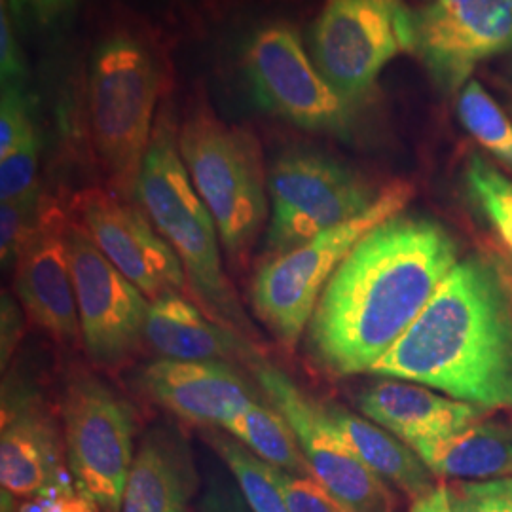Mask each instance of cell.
Segmentation results:
<instances>
[{
	"label": "cell",
	"mask_w": 512,
	"mask_h": 512,
	"mask_svg": "<svg viewBox=\"0 0 512 512\" xmlns=\"http://www.w3.org/2000/svg\"><path fill=\"white\" fill-rule=\"evenodd\" d=\"M458 262V243L437 220L399 213L372 228L311 315L306 342L315 365L332 376L370 372Z\"/></svg>",
	"instance_id": "cell-1"
},
{
	"label": "cell",
	"mask_w": 512,
	"mask_h": 512,
	"mask_svg": "<svg viewBox=\"0 0 512 512\" xmlns=\"http://www.w3.org/2000/svg\"><path fill=\"white\" fill-rule=\"evenodd\" d=\"M488 412L512 408V285L488 256L459 260L403 338L370 370Z\"/></svg>",
	"instance_id": "cell-2"
},
{
	"label": "cell",
	"mask_w": 512,
	"mask_h": 512,
	"mask_svg": "<svg viewBox=\"0 0 512 512\" xmlns=\"http://www.w3.org/2000/svg\"><path fill=\"white\" fill-rule=\"evenodd\" d=\"M135 200L183 262L207 315L243 338L251 336L249 317L222 270L217 224L188 175L179 152V131L167 114L152 131Z\"/></svg>",
	"instance_id": "cell-3"
},
{
	"label": "cell",
	"mask_w": 512,
	"mask_h": 512,
	"mask_svg": "<svg viewBox=\"0 0 512 512\" xmlns=\"http://www.w3.org/2000/svg\"><path fill=\"white\" fill-rule=\"evenodd\" d=\"M162 88L158 59L129 33L103 38L88 78L92 145L114 194L135 200Z\"/></svg>",
	"instance_id": "cell-4"
},
{
	"label": "cell",
	"mask_w": 512,
	"mask_h": 512,
	"mask_svg": "<svg viewBox=\"0 0 512 512\" xmlns=\"http://www.w3.org/2000/svg\"><path fill=\"white\" fill-rule=\"evenodd\" d=\"M179 152L215 219L222 247L243 258L268 219V171L255 133L226 124L200 101L179 129Z\"/></svg>",
	"instance_id": "cell-5"
},
{
	"label": "cell",
	"mask_w": 512,
	"mask_h": 512,
	"mask_svg": "<svg viewBox=\"0 0 512 512\" xmlns=\"http://www.w3.org/2000/svg\"><path fill=\"white\" fill-rule=\"evenodd\" d=\"M412 198V184H387L365 213L270 258L256 272L251 287L253 310L281 346L293 349L304 336L330 277L351 249L372 228L403 213Z\"/></svg>",
	"instance_id": "cell-6"
},
{
	"label": "cell",
	"mask_w": 512,
	"mask_h": 512,
	"mask_svg": "<svg viewBox=\"0 0 512 512\" xmlns=\"http://www.w3.org/2000/svg\"><path fill=\"white\" fill-rule=\"evenodd\" d=\"M414 50V12L404 0H327L311 25L315 67L353 105L374 88L385 65Z\"/></svg>",
	"instance_id": "cell-7"
},
{
	"label": "cell",
	"mask_w": 512,
	"mask_h": 512,
	"mask_svg": "<svg viewBox=\"0 0 512 512\" xmlns=\"http://www.w3.org/2000/svg\"><path fill=\"white\" fill-rule=\"evenodd\" d=\"M272 217L266 232L270 258L359 217L378 200L365 177L310 150H289L268 171Z\"/></svg>",
	"instance_id": "cell-8"
},
{
	"label": "cell",
	"mask_w": 512,
	"mask_h": 512,
	"mask_svg": "<svg viewBox=\"0 0 512 512\" xmlns=\"http://www.w3.org/2000/svg\"><path fill=\"white\" fill-rule=\"evenodd\" d=\"M63 437L74 484L103 512H120L135 459L133 410L109 385L78 372L65 385Z\"/></svg>",
	"instance_id": "cell-9"
},
{
	"label": "cell",
	"mask_w": 512,
	"mask_h": 512,
	"mask_svg": "<svg viewBox=\"0 0 512 512\" xmlns=\"http://www.w3.org/2000/svg\"><path fill=\"white\" fill-rule=\"evenodd\" d=\"M251 366L266 401L293 429L311 475L319 484L349 512L397 511V497L384 478L368 469L340 437L327 406L313 401L277 366L264 361H255Z\"/></svg>",
	"instance_id": "cell-10"
},
{
	"label": "cell",
	"mask_w": 512,
	"mask_h": 512,
	"mask_svg": "<svg viewBox=\"0 0 512 512\" xmlns=\"http://www.w3.org/2000/svg\"><path fill=\"white\" fill-rule=\"evenodd\" d=\"M243 65L260 109L298 128L348 133L353 103L319 73L291 25L272 23L256 31L245 48Z\"/></svg>",
	"instance_id": "cell-11"
},
{
	"label": "cell",
	"mask_w": 512,
	"mask_h": 512,
	"mask_svg": "<svg viewBox=\"0 0 512 512\" xmlns=\"http://www.w3.org/2000/svg\"><path fill=\"white\" fill-rule=\"evenodd\" d=\"M67 238L86 351L95 365H120L145 342L150 300L101 253L74 217Z\"/></svg>",
	"instance_id": "cell-12"
},
{
	"label": "cell",
	"mask_w": 512,
	"mask_h": 512,
	"mask_svg": "<svg viewBox=\"0 0 512 512\" xmlns=\"http://www.w3.org/2000/svg\"><path fill=\"white\" fill-rule=\"evenodd\" d=\"M414 27V54L440 92L458 93L478 63L512 52V0H429Z\"/></svg>",
	"instance_id": "cell-13"
},
{
	"label": "cell",
	"mask_w": 512,
	"mask_h": 512,
	"mask_svg": "<svg viewBox=\"0 0 512 512\" xmlns=\"http://www.w3.org/2000/svg\"><path fill=\"white\" fill-rule=\"evenodd\" d=\"M74 219L150 302L183 291V262L137 200H126L105 188H88L74 200Z\"/></svg>",
	"instance_id": "cell-14"
},
{
	"label": "cell",
	"mask_w": 512,
	"mask_h": 512,
	"mask_svg": "<svg viewBox=\"0 0 512 512\" xmlns=\"http://www.w3.org/2000/svg\"><path fill=\"white\" fill-rule=\"evenodd\" d=\"M71 217L44 198L33 236L16 260V293L29 321L61 344L80 336L69 255Z\"/></svg>",
	"instance_id": "cell-15"
},
{
	"label": "cell",
	"mask_w": 512,
	"mask_h": 512,
	"mask_svg": "<svg viewBox=\"0 0 512 512\" xmlns=\"http://www.w3.org/2000/svg\"><path fill=\"white\" fill-rule=\"evenodd\" d=\"M141 385L154 403L200 425L224 427L256 401L247 380L222 361L158 359L143 370Z\"/></svg>",
	"instance_id": "cell-16"
},
{
	"label": "cell",
	"mask_w": 512,
	"mask_h": 512,
	"mask_svg": "<svg viewBox=\"0 0 512 512\" xmlns=\"http://www.w3.org/2000/svg\"><path fill=\"white\" fill-rule=\"evenodd\" d=\"M55 423L37 399H4L0 431L2 494L29 499L61 482L74 480Z\"/></svg>",
	"instance_id": "cell-17"
},
{
	"label": "cell",
	"mask_w": 512,
	"mask_h": 512,
	"mask_svg": "<svg viewBox=\"0 0 512 512\" xmlns=\"http://www.w3.org/2000/svg\"><path fill=\"white\" fill-rule=\"evenodd\" d=\"M359 408L366 420L384 427L410 448L452 437L488 416V410L476 404L448 399L425 385L393 378L363 391Z\"/></svg>",
	"instance_id": "cell-18"
},
{
	"label": "cell",
	"mask_w": 512,
	"mask_h": 512,
	"mask_svg": "<svg viewBox=\"0 0 512 512\" xmlns=\"http://www.w3.org/2000/svg\"><path fill=\"white\" fill-rule=\"evenodd\" d=\"M145 342L162 359L175 361H255L253 348L238 332L188 302L181 293L165 294L150 302Z\"/></svg>",
	"instance_id": "cell-19"
},
{
	"label": "cell",
	"mask_w": 512,
	"mask_h": 512,
	"mask_svg": "<svg viewBox=\"0 0 512 512\" xmlns=\"http://www.w3.org/2000/svg\"><path fill=\"white\" fill-rule=\"evenodd\" d=\"M194 488L196 473L183 437L154 429L135 452L120 512H186Z\"/></svg>",
	"instance_id": "cell-20"
},
{
	"label": "cell",
	"mask_w": 512,
	"mask_h": 512,
	"mask_svg": "<svg viewBox=\"0 0 512 512\" xmlns=\"http://www.w3.org/2000/svg\"><path fill=\"white\" fill-rule=\"evenodd\" d=\"M435 476L495 480L512 476V429L478 421L452 437L412 446Z\"/></svg>",
	"instance_id": "cell-21"
},
{
	"label": "cell",
	"mask_w": 512,
	"mask_h": 512,
	"mask_svg": "<svg viewBox=\"0 0 512 512\" xmlns=\"http://www.w3.org/2000/svg\"><path fill=\"white\" fill-rule=\"evenodd\" d=\"M327 414L349 448L385 482L397 486L412 499L437 486L420 456L384 427L338 406H327Z\"/></svg>",
	"instance_id": "cell-22"
},
{
	"label": "cell",
	"mask_w": 512,
	"mask_h": 512,
	"mask_svg": "<svg viewBox=\"0 0 512 512\" xmlns=\"http://www.w3.org/2000/svg\"><path fill=\"white\" fill-rule=\"evenodd\" d=\"M222 429L275 469L313 476L293 429L275 408L253 401Z\"/></svg>",
	"instance_id": "cell-23"
},
{
	"label": "cell",
	"mask_w": 512,
	"mask_h": 512,
	"mask_svg": "<svg viewBox=\"0 0 512 512\" xmlns=\"http://www.w3.org/2000/svg\"><path fill=\"white\" fill-rule=\"evenodd\" d=\"M459 124L495 160L512 169V120L478 80H469L458 92Z\"/></svg>",
	"instance_id": "cell-24"
},
{
	"label": "cell",
	"mask_w": 512,
	"mask_h": 512,
	"mask_svg": "<svg viewBox=\"0 0 512 512\" xmlns=\"http://www.w3.org/2000/svg\"><path fill=\"white\" fill-rule=\"evenodd\" d=\"M211 444L236 478L239 492L251 512H291L272 465L234 437L211 435Z\"/></svg>",
	"instance_id": "cell-25"
},
{
	"label": "cell",
	"mask_w": 512,
	"mask_h": 512,
	"mask_svg": "<svg viewBox=\"0 0 512 512\" xmlns=\"http://www.w3.org/2000/svg\"><path fill=\"white\" fill-rule=\"evenodd\" d=\"M463 183L476 211L512 253L511 179L482 156L473 154L465 164Z\"/></svg>",
	"instance_id": "cell-26"
},
{
	"label": "cell",
	"mask_w": 512,
	"mask_h": 512,
	"mask_svg": "<svg viewBox=\"0 0 512 512\" xmlns=\"http://www.w3.org/2000/svg\"><path fill=\"white\" fill-rule=\"evenodd\" d=\"M44 196L37 192L29 198L0 203V256L2 264H16L21 249L37 228Z\"/></svg>",
	"instance_id": "cell-27"
},
{
	"label": "cell",
	"mask_w": 512,
	"mask_h": 512,
	"mask_svg": "<svg viewBox=\"0 0 512 512\" xmlns=\"http://www.w3.org/2000/svg\"><path fill=\"white\" fill-rule=\"evenodd\" d=\"M38 137L37 133L0 158V200H23L38 190Z\"/></svg>",
	"instance_id": "cell-28"
},
{
	"label": "cell",
	"mask_w": 512,
	"mask_h": 512,
	"mask_svg": "<svg viewBox=\"0 0 512 512\" xmlns=\"http://www.w3.org/2000/svg\"><path fill=\"white\" fill-rule=\"evenodd\" d=\"M2 512H103L90 495L84 494L74 480L61 482L29 499H14L2 494Z\"/></svg>",
	"instance_id": "cell-29"
},
{
	"label": "cell",
	"mask_w": 512,
	"mask_h": 512,
	"mask_svg": "<svg viewBox=\"0 0 512 512\" xmlns=\"http://www.w3.org/2000/svg\"><path fill=\"white\" fill-rule=\"evenodd\" d=\"M274 475L285 494L291 512H349L313 476L293 475L275 467Z\"/></svg>",
	"instance_id": "cell-30"
},
{
	"label": "cell",
	"mask_w": 512,
	"mask_h": 512,
	"mask_svg": "<svg viewBox=\"0 0 512 512\" xmlns=\"http://www.w3.org/2000/svg\"><path fill=\"white\" fill-rule=\"evenodd\" d=\"M37 131L18 84H2L0 97V158L10 154Z\"/></svg>",
	"instance_id": "cell-31"
},
{
	"label": "cell",
	"mask_w": 512,
	"mask_h": 512,
	"mask_svg": "<svg viewBox=\"0 0 512 512\" xmlns=\"http://www.w3.org/2000/svg\"><path fill=\"white\" fill-rule=\"evenodd\" d=\"M452 512H503L499 478L446 484Z\"/></svg>",
	"instance_id": "cell-32"
},
{
	"label": "cell",
	"mask_w": 512,
	"mask_h": 512,
	"mask_svg": "<svg viewBox=\"0 0 512 512\" xmlns=\"http://www.w3.org/2000/svg\"><path fill=\"white\" fill-rule=\"evenodd\" d=\"M12 19L31 23L40 29L52 27L67 18L80 0H6Z\"/></svg>",
	"instance_id": "cell-33"
},
{
	"label": "cell",
	"mask_w": 512,
	"mask_h": 512,
	"mask_svg": "<svg viewBox=\"0 0 512 512\" xmlns=\"http://www.w3.org/2000/svg\"><path fill=\"white\" fill-rule=\"evenodd\" d=\"M8 2L0 0V74L2 84H18L25 74V61L14 33Z\"/></svg>",
	"instance_id": "cell-34"
},
{
	"label": "cell",
	"mask_w": 512,
	"mask_h": 512,
	"mask_svg": "<svg viewBox=\"0 0 512 512\" xmlns=\"http://www.w3.org/2000/svg\"><path fill=\"white\" fill-rule=\"evenodd\" d=\"M203 512H251L243 495L224 480H213L202 499Z\"/></svg>",
	"instance_id": "cell-35"
},
{
	"label": "cell",
	"mask_w": 512,
	"mask_h": 512,
	"mask_svg": "<svg viewBox=\"0 0 512 512\" xmlns=\"http://www.w3.org/2000/svg\"><path fill=\"white\" fill-rule=\"evenodd\" d=\"M408 512H452L446 484L439 482L431 492L416 497Z\"/></svg>",
	"instance_id": "cell-36"
},
{
	"label": "cell",
	"mask_w": 512,
	"mask_h": 512,
	"mask_svg": "<svg viewBox=\"0 0 512 512\" xmlns=\"http://www.w3.org/2000/svg\"><path fill=\"white\" fill-rule=\"evenodd\" d=\"M499 492H501L503 512H512V476L499 478Z\"/></svg>",
	"instance_id": "cell-37"
},
{
	"label": "cell",
	"mask_w": 512,
	"mask_h": 512,
	"mask_svg": "<svg viewBox=\"0 0 512 512\" xmlns=\"http://www.w3.org/2000/svg\"><path fill=\"white\" fill-rule=\"evenodd\" d=\"M509 76L512 78V55H511V61H509Z\"/></svg>",
	"instance_id": "cell-38"
},
{
	"label": "cell",
	"mask_w": 512,
	"mask_h": 512,
	"mask_svg": "<svg viewBox=\"0 0 512 512\" xmlns=\"http://www.w3.org/2000/svg\"><path fill=\"white\" fill-rule=\"evenodd\" d=\"M511 112H512V103H511Z\"/></svg>",
	"instance_id": "cell-39"
}]
</instances>
